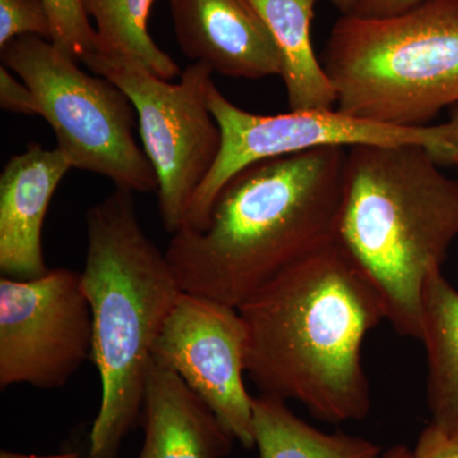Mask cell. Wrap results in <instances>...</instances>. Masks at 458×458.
I'll list each match as a JSON object with an SVG mask.
<instances>
[{
  "mask_svg": "<svg viewBox=\"0 0 458 458\" xmlns=\"http://www.w3.org/2000/svg\"><path fill=\"white\" fill-rule=\"evenodd\" d=\"M237 310L246 375L261 394L297 401L328 424L367 418L372 396L361 352L387 319V304L339 240L282 271Z\"/></svg>",
  "mask_w": 458,
  "mask_h": 458,
  "instance_id": "1",
  "label": "cell"
},
{
  "mask_svg": "<svg viewBox=\"0 0 458 458\" xmlns=\"http://www.w3.org/2000/svg\"><path fill=\"white\" fill-rule=\"evenodd\" d=\"M348 149L318 148L238 172L201 231L172 234L165 256L181 291L238 309L337 240Z\"/></svg>",
  "mask_w": 458,
  "mask_h": 458,
  "instance_id": "2",
  "label": "cell"
},
{
  "mask_svg": "<svg viewBox=\"0 0 458 458\" xmlns=\"http://www.w3.org/2000/svg\"><path fill=\"white\" fill-rule=\"evenodd\" d=\"M86 229L81 273L102 397L82 458H117L140 420L153 346L182 291L165 252L144 231L132 192L114 189L92 205Z\"/></svg>",
  "mask_w": 458,
  "mask_h": 458,
  "instance_id": "3",
  "label": "cell"
},
{
  "mask_svg": "<svg viewBox=\"0 0 458 458\" xmlns=\"http://www.w3.org/2000/svg\"><path fill=\"white\" fill-rule=\"evenodd\" d=\"M458 238V181L420 146L348 148L337 240L369 274L401 336L420 340L428 279Z\"/></svg>",
  "mask_w": 458,
  "mask_h": 458,
  "instance_id": "4",
  "label": "cell"
},
{
  "mask_svg": "<svg viewBox=\"0 0 458 458\" xmlns=\"http://www.w3.org/2000/svg\"><path fill=\"white\" fill-rule=\"evenodd\" d=\"M321 63L337 110L403 128L433 125L458 106V0H424L386 17L342 14Z\"/></svg>",
  "mask_w": 458,
  "mask_h": 458,
  "instance_id": "5",
  "label": "cell"
},
{
  "mask_svg": "<svg viewBox=\"0 0 458 458\" xmlns=\"http://www.w3.org/2000/svg\"><path fill=\"white\" fill-rule=\"evenodd\" d=\"M3 65L31 89L57 149L72 168L106 177L116 189L157 192L153 165L134 137L131 98L101 75H90L53 41L21 36L0 49Z\"/></svg>",
  "mask_w": 458,
  "mask_h": 458,
  "instance_id": "6",
  "label": "cell"
},
{
  "mask_svg": "<svg viewBox=\"0 0 458 458\" xmlns=\"http://www.w3.org/2000/svg\"><path fill=\"white\" fill-rule=\"evenodd\" d=\"M131 98L144 152L156 172L158 212L168 233L185 225L190 201L212 170L222 131L208 104L213 69L191 63L171 83L125 56L92 54L82 60Z\"/></svg>",
  "mask_w": 458,
  "mask_h": 458,
  "instance_id": "7",
  "label": "cell"
},
{
  "mask_svg": "<svg viewBox=\"0 0 458 458\" xmlns=\"http://www.w3.org/2000/svg\"><path fill=\"white\" fill-rule=\"evenodd\" d=\"M208 104L221 128L222 147L189 204L183 227L195 231L205 228L216 198L229 181L264 159L327 147L420 146L430 150L442 165H452L458 148V106L448 122L403 128L352 116L337 108L252 114L229 101L214 82Z\"/></svg>",
  "mask_w": 458,
  "mask_h": 458,
  "instance_id": "8",
  "label": "cell"
},
{
  "mask_svg": "<svg viewBox=\"0 0 458 458\" xmlns=\"http://www.w3.org/2000/svg\"><path fill=\"white\" fill-rule=\"evenodd\" d=\"M92 355L93 316L82 273L59 267L38 278H0L2 390H56Z\"/></svg>",
  "mask_w": 458,
  "mask_h": 458,
  "instance_id": "9",
  "label": "cell"
},
{
  "mask_svg": "<svg viewBox=\"0 0 458 458\" xmlns=\"http://www.w3.org/2000/svg\"><path fill=\"white\" fill-rule=\"evenodd\" d=\"M246 328L227 304L181 292L153 346V361L176 373L246 450H254V397L247 393Z\"/></svg>",
  "mask_w": 458,
  "mask_h": 458,
  "instance_id": "10",
  "label": "cell"
},
{
  "mask_svg": "<svg viewBox=\"0 0 458 458\" xmlns=\"http://www.w3.org/2000/svg\"><path fill=\"white\" fill-rule=\"evenodd\" d=\"M183 55L243 80L280 74L276 41L251 0H168Z\"/></svg>",
  "mask_w": 458,
  "mask_h": 458,
  "instance_id": "11",
  "label": "cell"
},
{
  "mask_svg": "<svg viewBox=\"0 0 458 458\" xmlns=\"http://www.w3.org/2000/svg\"><path fill=\"white\" fill-rule=\"evenodd\" d=\"M72 170L66 157L32 143L11 157L0 174V271L18 280L49 271L42 249V227L51 198Z\"/></svg>",
  "mask_w": 458,
  "mask_h": 458,
  "instance_id": "12",
  "label": "cell"
},
{
  "mask_svg": "<svg viewBox=\"0 0 458 458\" xmlns=\"http://www.w3.org/2000/svg\"><path fill=\"white\" fill-rule=\"evenodd\" d=\"M140 458H225L236 439L176 373L153 361L140 417Z\"/></svg>",
  "mask_w": 458,
  "mask_h": 458,
  "instance_id": "13",
  "label": "cell"
},
{
  "mask_svg": "<svg viewBox=\"0 0 458 458\" xmlns=\"http://www.w3.org/2000/svg\"><path fill=\"white\" fill-rule=\"evenodd\" d=\"M276 41L289 111L331 110L336 93L312 45L318 0H251Z\"/></svg>",
  "mask_w": 458,
  "mask_h": 458,
  "instance_id": "14",
  "label": "cell"
},
{
  "mask_svg": "<svg viewBox=\"0 0 458 458\" xmlns=\"http://www.w3.org/2000/svg\"><path fill=\"white\" fill-rule=\"evenodd\" d=\"M420 342L427 352L430 423L458 434V291L443 271L424 288Z\"/></svg>",
  "mask_w": 458,
  "mask_h": 458,
  "instance_id": "15",
  "label": "cell"
},
{
  "mask_svg": "<svg viewBox=\"0 0 458 458\" xmlns=\"http://www.w3.org/2000/svg\"><path fill=\"white\" fill-rule=\"evenodd\" d=\"M254 429L260 458H382L375 442L321 432L295 415L286 401L267 394L254 397Z\"/></svg>",
  "mask_w": 458,
  "mask_h": 458,
  "instance_id": "16",
  "label": "cell"
},
{
  "mask_svg": "<svg viewBox=\"0 0 458 458\" xmlns=\"http://www.w3.org/2000/svg\"><path fill=\"white\" fill-rule=\"evenodd\" d=\"M156 0H82L87 16L95 20L98 51L107 56L138 60L152 73L171 81L180 66L153 40L149 17Z\"/></svg>",
  "mask_w": 458,
  "mask_h": 458,
  "instance_id": "17",
  "label": "cell"
},
{
  "mask_svg": "<svg viewBox=\"0 0 458 458\" xmlns=\"http://www.w3.org/2000/svg\"><path fill=\"white\" fill-rule=\"evenodd\" d=\"M53 38L59 49L82 62L98 51V35L84 12L82 0H44Z\"/></svg>",
  "mask_w": 458,
  "mask_h": 458,
  "instance_id": "18",
  "label": "cell"
},
{
  "mask_svg": "<svg viewBox=\"0 0 458 458\" xmlns=\"http://www.w3.org/2000/svg\"><path fill=\"white\" fill-rule=\"evenodd\" d=\"M21 36L53 38L44 0H0V49Z\"/></svg>",
  "mask_w": 458,
  "mask_h": 458,
  "instance_id": "19",
  "label": "cell"
},
{
  "mask_svg": "<svg viewBox=\"0 0 458 458\" xmlns=\"http://www.w3.org/2000/svg\"><path fill=\"white\" fill-rule=\"evenodd\" d=\"M0 106L8 113L38 114L31 89L4 65L0 68Z\"/></svg>",
  "mask_w": 458,
  "mask_h": 458,
  "instance_id": "20",
  "label": "cell"
},
{
  "mask_svg": "<svg viewBox=\"0 0 458 458\" xmlns=\"http://www.w3.org/2000/svg\"><path fill=\"white\" fill-rule=\"evenodd\" d=\"M410 458H458V434L430 423L421 430Z\"/></svg>",
  "mask_w": 458,
  "mask_h": 458,
  "instance_id": "21",
  "label": "cell"
},
{
  "mask_svg": "<svg viewBox=\"0 0 458 458\" xmlns=\"http://www.w3.org/2000/svg\"><path fill=\"white\" fill-rule=\"evenodd\" d=\"M424 0H358L351 14L360 17H386L414 7Z\"/></svg>",
  "mask_w": 458,
  "mask_h": 458,
  "instance_id": "22",
  "label": "cell"
},
{
  "mask_svg": "<svg viewBox=\"0 0 458 458\" xmlns=\"http://www.w3.org/2000/svg\"><path fill=\"white\" fill-rule=\"evenodd\" d=\"M0 458H82V454L77 451L64 452V454H54V456H35V454H21L16 452H0Z\"/></svg>",
  "mask_w": 458,
  "mask_h": 458,
  "instance_id": "23",
  "label": "cell"
},
{
  "mask_svg": "<svg viewBox=\"0 0 458 458\" xmlns=\"http://www.w3.org/2000/svg\"><path fill=\"white\" fill-rule=\"evenodd\" d=\"M411 451L406 445H399L390 448L382 454V458H410Z\"/></svg>",
  "mask_w": 458,
  "mask_h": 458,
  "instance_id": "24",
  "label": "cell"
},
{
  "mask_svg": "<svg viewBox=\"0 0 458 458\" xmlns=\"http://www.w3.org/2000/svg\"><path fill=\"white\" fill-rule=\"evenodd\" d=\"M330 2L337 11L342 12V14H351L358 0H330Z\"/></svg>",
  "mask_w": 458,
  "mask_h": 458,
  "instance_id": "25",
  "label": "cell"
},
{
  "mask_svg": "<svg viewBox=\"0 0 458 458\" xmlns=\"http://www.w3.org/2000/svg\"><path fill=\"white\" fill-rule=\"evenodd\" d=\"M452 165H456V167L458 168V148L456 152H454V158H452Z\"/></svg>",
  "mask_w": 458,
  "mask_h": 458,
  "instance_id": "26",
  "label": "cell"
}]
</instances>
